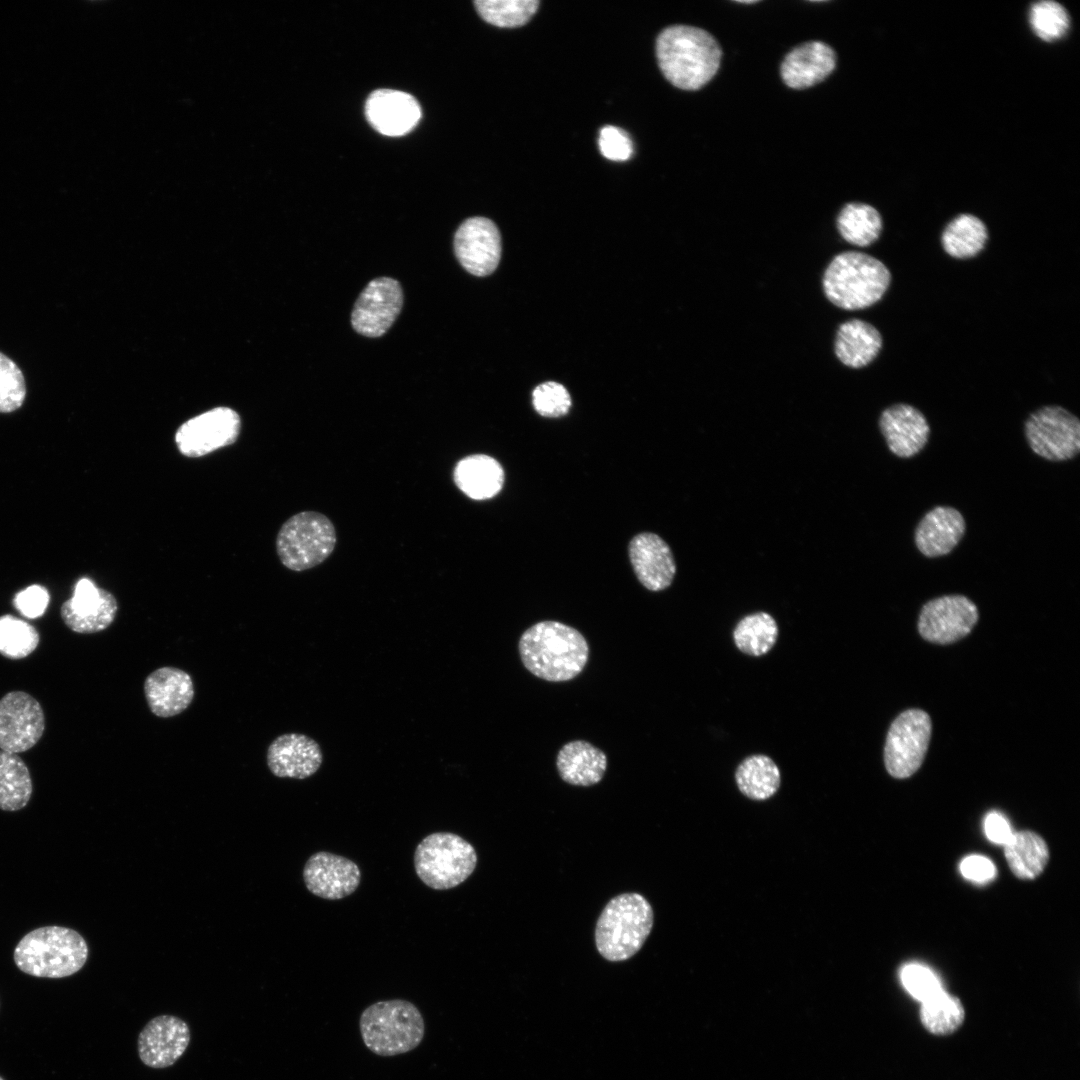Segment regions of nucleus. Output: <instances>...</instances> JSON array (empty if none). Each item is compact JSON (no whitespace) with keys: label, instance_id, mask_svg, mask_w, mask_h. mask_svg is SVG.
<instances>
[{"label":"nucleus","instance_id":"obj_27","mask_svg":"<svg viewBox=\"0 0 1080 1080\" xmlns=\"http://www.w3.org/2000/svg\"><path fill=\"white\" fill-rule=\"evenodd\" d=\"M879 330L861 319L843 322L836 331L834 351L842 364L862 368L871 363L882 348Z\"/></svg>","mask_w":1080,"mask_h":1080},{"label":"nucleus","instance_id":"obj_22","mask_svg":"<svg viewBox=\"0 0 1080 1080\" xmlns=\"http://www.w3.org/2000/svg\"><path fill=\"white\" fill-rule=\"evenodd\" d=\"M370 125L386 136H401L410 132L421 118L417 100L408 93L379 89L372 92L365 105Z\"/></svg>","mask_w":1080,"mask_h":1080},{"label":"nucleus","instance_id":"obj_25","mask_svg":"<svg viewBox=\"0 0 1080 1080\" xmlns=\"http://www.w3.org/2000/svg\"><path fill=\"white\" fill-rule=\"evenodd\" d=\"M966 529L963 515L950 506L928 511L915 529V544L926 557L949 554L961 541Z\"/></svg>","mask_w":1080,"mask_h":1080},{"label":"nucleus","instance_id":"obj_6","mask_svg":"<svg viewBox=\"0 0 1080 1080\" xmlns=\"http://www.w3.org/2000/svg\"><path fill=\"white\" fill-rule=\"evenodd\" d=\"M365 1046L378 1056H396L417 1048L425 1034L424 1018L412 1002L390 999L366 1007L359 1018Z\"/></svg>","mask_w":1080,"mask_h":1080},{"label":"nucleus","instance_id":"obj_1","mask_svg":"<svg viewBox=\"0 0 1080 1080\" xmlns=\"http://www.w3.org/2000/svg\"><path fill=\"white\" fill-rule=\"evenodd\" d=\"M518 650L524 667L549 682L569 681L587 664L589 645L577 629L558 622L541 621L521 635Z\"/></svg>","mask_w":1080,"mask_h":1080},{"label":"nucleus","instance_id":"obj_45","mask_svg":"<svg viewBox=\"0 0 1080 1080\" xmlns=\"http://www.w3.org/2000/svg\"><path fill=\"white\" fill-rule=\"evenodd\" d=\"M984 829L987 837L995 843L1007 844L1013 833L1007 819L997 812H992L985 819Z\"/></svg>","mask_w":1080,"mask_h":1080},{"label":"nucleus","instance_id":"obj_30","mask_svg":"<svg viewBox=\"0 0 1080 1080\" xmlns=\"http://www.w3.org/2000/svg\"><path fill=\"white\" fill-rule=\"evenodd\" d=\"M1005 857L1016 877L1034 879L1045 869L1049 860V849L1040 835L1021 831L1013 834L1005 844Z\"/></svg>","mask_w":1080,"mask_h":1080},{"label":"nucleus","instance_id":"obj_29","mask_svg":"<svg viewBox=\"0 0 1080 1080\" xmlns=\"http://www.w3.org/2000/svg\"><path fill=\"white\" fill-rule=\"evenodd\" d=\"M735 780L744 796L763 801L776 794L781 784V774L770 757L755 754L745 758L738 765Z\"/></svg>","mask_w":1080,"mask_h":1080},{"label":"nucleus","instance_id":"obj_36","mask_svg":"<svg viewBox=\"0 0 1080 1080\" xmlns=\"http://www.w3.org/2000/svg\"><path fill=\"white\" fill-rule=\"evenodd\" d=\"M40 635L28 622L13 615L0 617V654L18 660L30 655L38 646Z\"/></svg>","mask_w":1080,"mask_h":1080},{"label":"nucleus","instance_id":"obj_46","mask_svg":"<svg viewBox=\"0 0 1080 1080\" xmlns=\"http://www.w3.org/2000/svg\"><path fill=\"white\" fill-rule=\"evenodd\" d=\"M738 2L743 3V4H753V3H756L757 1H738Z\"/></svg>","mask_w":1080,"mask_h":1080},{"label":"nucleus","instance_id":"obj_41","mask_svg":"<svg viewBox=\"0 0 1080 1080\" xmlns=\"http://www.w3.org/2000/svg\"><path fill=\"white\" fill-rule=\"evenodd\" d=\"M900 977L905 989L921 1002L942 990L936 975L920 964L904 966Z\"/></svg>","mask_w":1080,"mask_h":1080},{"label":"nucleus","instance_id":"obj_33","mask_svg":"<svg viewBox=\"0 0 1080 1080\" xmlns=\"http://www.w3.org/2000/svg\"><path fill=\"white\" fill-rule=\"evenodd\" d=\"M836 224L841 237L858 247L874 243L883 227L880 213L871 205L860 202L846 204L838 214Z\"/></svg>","mask_w":1080,"mask_h":1080},{"label":"nucleus","instance_id":"obj_7","mask_svg":"<svg viewBox=\"0 0 1080 1080\" xmlns=\"http://www.w3.org/2000/svg\"><path fill=\"white\" fill-rule=\"evenodd\" d=\"M477 853L471 843L451 832L427 835L417 845L414 868L419 879L435 890L463 883L475 870Z\"/></svg>","mask_w":1080,"mask_h":1080},{"label":"nucleus","instance_id":"obj_23","mask_svg":"<svg viewBox=\"0 0 1080 1080\" xmlns=\"http://www.w3.org/2000/svg\"><path fill=\"white\" fill-rule=\"evenodd\" d=\"M629 558L640 583L650 591L668 588L676 565L667 543L654 533L636 535L629 544Z\"/></svg>","mask_w":1080,"mask_h":1080},{"label":"nucleus","instance_id":"obj_9","mask_svg":"<svg viewBox=\"0 0 1080 1080\" xmlns=\"http://www.w3.org/2000/svg\"><path fill=\"white\" fill-rule=\"evenodd\" d=\"M1024 433L1032 451L1046 460L1067 461L1080 452V421L1061 406L1034 411L1025 421Z\"/></svg>","mask_w":1080,"mask_h":1080},{"label":"nucleus","instance_id":"obj_44","mask_svg":"<svg viewBox=\"0 0 1080 1080\" xmlns=\"http://www.w3.org/2000/svg\"><path fill=\"white\" fill-rule=\"evenodd\" d=\"M962 875L975 882H986L995 876L994 864L986 857L972 855L960 864Z\"/></svg>","mask_w":1080,"mask_h":1080},{"label":"nucleus","instance_id":"obj_19","mask_svg":"<svg viewBox=\"0 0 1080 1080\" xmlns=\"http://www.w3.org/2000/svg\"><path fill=\"white\" fill-rule=\"evenodd\" d=\"M879 428L889 450L900 458L917 455L928 442L930 426L916 407L897 403L885 408L879 418Z\"/></svg>","mask_w":1080,"mask_h":1080},{"label":"nucleus","instance_id":"obj_32","mask_svg":"<svg viewBox=\"0 0 1080 1080\" xmlns=\"http://www.w3.org/2000/svg\"><path fill=\"white\" fill-rule=\"evenodd\" d=\"M33 785L29 769L16 753L0 750V810L14 812L27 806Z\"/></svg>","mask_w":1080,"mask_h":1080},{"label":"nucleus","instance_id":"obj_40","mask_svg":"<svg viewBox=\"0 0 1080 1080\" xmlns=\"http://www.w3.org/2000/svg\"><path fill=\"white\" fill-rule=\"evenodd\" d=\"M535 410L545 417L565 415L571 406V397L567 389L557 382H545L538 385L532 393Z\"/></svg>","mask_w":1080,"mask_h":1080},{"label":"nucleus","instance_id":"obj_28","mask_svg":"<svg viewBox=\"0 0 1080 1080\" xmlns=\"http://www.w3.org/2000/svg\"><path fill=\"white\" fill-rule=\"evenodd\" d=\"M456 486L474 500H486L497 495L504 483V470L499 462L484 454L469 455L459 460L453 472Z\"/></svg>","mask_w":1080,"mask_h":1080},{"label":"nucleus","instance_id":"obj_39","mask_svg":"<svg viewBox=\"0 0 1080 1080\" xmlns=\"http://www.w3.org/2000/svg\"><path fill=\"white\" fill-rule=\"evenodd\" d=\"M26 397L22 371L8 356L0 352V413L19 409Z\"/></svg>","mask_w":1080,"mask_h":1080},{"label":"nucleus","instance_id":"obj_8","mask_svg":"<svg viewBox=\"0 0 1080 1080\" xmlns=\"http://www.w3.org/2000/svg\"><path fill=\"white\" fill-rule=\"evenodd\" d=\"M337 542L331 520L317 511H301L289 517L276 536V553L289 570L301 572L323 563Z\"/></svg>","mask_w":1080,"mask_h":1080},{"label":"nucleus","instance_id":"obj_31","mask_svg":"<svg viewBox=\"0 0 1080 1080\" xmlns=\"http://www.w3.org/2000/svg\"><path fill=\"white\" fill-rule=\"evenodd\" d=\"M988 240L984 222L972 214H960L953 218L941 234L944 251L951 257L967 259L979 254Z\"/></svg>","mask_w":1080,"mask_h":1080},{"label":"nucleus","instance_id":"obj_37","mask_svg":"<svg viewBox=\"0 0 1080 1080\" xmlns=\"http://www.w3.org/2000/svg\"><path fill=\"white\" fill-rule=\"evenodd\" d=\"M474 5L480 16L498 27L524 25L537 11V0H477Z\"/></svg>","mask_w":1080,"mask_h":1080},{"label":"nucleus","instance_id":"obj_5","mask_svg":"<svg viewBox=\"0 0 1080 1080\" xmlns=\"http://www.w3.org/2000/svg\"><path fill=\"white\" fill-rule=\"evenodd\" d=\"M654 913L639 893L613 897L602 910L595 928V945L608 961H625L634 956L648 938Z\"/></svg>","mask_w":1080,"mask_h":1080},{"label":"nucleus","instance_id":"obj_12","mask_svg":"<svg viewBox=\"0 0 1080 1080\" xmlns=\"http://www.w3.org/2000/svg\"><path fill=\"white\" fill-rule=\"evenodd\" d=\"M978 618V608L968 597L944 595L923 605L918 631L922 638L931 643L951 644L967 636Z\"/></svg>","mask_w":1080,"mask_h":1080},{"label":"nucleus","instance_id":"obj_15","mask_svg":"<svg viewBox=\"0 0 1080 1080\" xmlns=\"http://www.w3.org/2000/svg\"><path fill=\"white\" fill-rule=\"evenodd\" d=\"M117 611L116 597L90 578L83 577L75 584L73 596L62 604L60 615L70 630L89 634L107 629L114 622Z\"/></svg>","mask_w":1080,"mask_h":1080},{"label":"nucleus","instance_id":"obj_35","mask_svg":"<svg viewBox=\"0 0 1080 1080\" xmlns=\"http://www.w3.org/2000/svg\"><path fill=\"white\" fill-rule=\"evenodd\" d=\"M964 1018L965 1010L960 999L943 989L921 1002L920 1020L931 1034L950 1035L961 1027Z\"/></svg>","mask_w":1080,"mask_h":1080},{"label":"nucleus","instance_id":"obj_20","mask_svg":"<svg viewBox=\"0 0 1080 1080\" xmlns=\"http://www.w3.org/2000/svg\"><path fill=\"white\" fill-rule=\"evenodd\" d=\"M267 766L279 778L306 779L314 775L323 761L319 744L300 733L279 735L267 749Z\"/></svg>","mask_w":1080,"mask_h":1080},{"label":"nucleus","instance_id":"obj_2","mask_svg":"<svg viewBox=\"0 0 1080 1080\" xmlns=\"http://www.w3.org/2000/svg\"><path fill=\"white\" fill-rule=\"evenodd\" d=\"M656 56L662 74L672 85L694 91L715 76L722 51L709 32L688 25H673L658 35Z\"/></svg>","mask_w":1080,"mask_h":1080},{"label":"nucleus","instance_id":"obj_14","mask_svg":"<svg viewBox=\"0 0 1080 1080\" xmlns=\"http://www.w3.org/2000/svg\"><path fill=\"white\" fill-rule=\"evenodd\" d=\"M403 305L399 282L389 277L373 279L359 295L351 314L354 330L367 337H380L392 326Z\"/></svg>","mask_w":1080,"mask_h":1080},{"label":"nucleus","instance_id":"obj_13","mask_svg":"<svg viewBox=\"0 0 1080 1080\" xmlns=\"http://www.w3.org/2000/svg\"><path fill=\"white\" fill-rule=\"evenodd\" d=\"M45 730L40 703L24 691H11L0 699V750L20 753L31 749Z\"/></svg>","mask_w":1080,"mask_h":1080},{"label":"nucleus","instance_id":"obj_42","mask_svg":"<svg viewBox=\"0 0 1080 1080\" xmlns=\"http://www.w3.org/2000/svg\"><path fill=\"white\" fill-rule=\"evenodd\" d=\"M601 154L612 161H625L632 156L633 145L628 134L615 126H604L599 133Z\"/></svg>","mask_w":1080,"mask_h":1080},{"label":"nucleus","instance_id":"obj_26","mask_svg":"<svg viewBox=\"0 0 1080 1080\" xmlns=\"http://www.w3.org/2000/svg\"><path fill=\"white\" fill-rule=\"evenodd\" d=\"M556 767L560 778L566 783L592 786L602 780L607 769V756L587 741L574 740L559 750Z\"/></svg>","mask_w":1080,"mask_h":1080},{"label":"nucleus","instance_id":"obj_17","mask_svg":"<svg viewBox=\"0 0 1080 1080\" xmlns=\"http://www.w3.org/2000/svg\"><path fill=\"white\" fill-rule=\"evenodd\" d=\"M190 1039V1028L184 1020L173 1015L156 1016L138 1035L139 1058L150 1068L170 1067L184 1054Z\"/></svg>","mask_w":1080,"mask_h":1080},{"label":"nucleus","instance_id":"obj_21","mask_svg":"<svg viewBox=\"0 0 1080 1080\" xmlns=\"http://www.w3.org/2000/svg\"><path fill=\"white\" fill-rule=\"evenodd\" d=\"M143 690L150 711L160 718L182 713L189 707L195 694L190 674L172 666H163L148 674Z\"/></svg>","mask_w":1080,"mask_h":1080},{"label":"nucleus","instance_id":"obj_34","mask_svg":"<svg viewBox=\"0 0 1080 1080\" xmlns=\"http://www.w3.org/2000/svg\"><path fill=\"white\" fill-rule=\"evenodd\" d=\"M778 626L766 612H756L743 617L733 630L736 647L749 656H762L775 645Z\"/></svg>","mask_w":1080,"mask_h":1080},{"label":"nucleus","instance_id":"obj_11","mask_svg":"<svg viewBox=\"0 0 1080 1080\" xmlns=\"http://www.w3.org/2000/svg\"><path fill=\"white\" fill-rule=\"evenodd\" d=\"M241 431L239 414L229 407H215L182 423L175 432L178 451L198 458L234 444Z\"/></svg>","mask_w":1080,"mask_h":1080},{"label":"nucleus","instance_id":"obj_3","mask_svg":"<svg viewBox=\"0 0 1080 1080\" xmlns=\"http://www.w3.org/2000/svg\"><path fill=\"white\" fill-rule=\"evenodd\" d=\"M89 955L86 940L76 930L43 926L24 935L13 959L23 973L41 978H63L80 971Z\"/></svg>","mask_w":1080,"mask_h":1080},{"label":"nucleus","instance_id":"obj_18","mask_svg":"<svg viewBox=\"0 0 1080 1080\" xmlns=\"http://www.w3.org/2000/svg\"><path fill=\"white\" fill-rule=\"evenodd\" d=\"M307 889L323 899L339 900L358 888L361 872L352 860L326 851L312 854L303 869Z\"/></svg>","mask_w":1080,"mask_h":1080},{"label":"nucleus","instance_id":"obj_38","mask_svg":"<svg viewBox=\"0 0 1080 1080\" xmlns=\"http://www.w3.org/2000/svg\"><path fill=\"white\" fill-rule=\"evenodd\" d=\"M1029 22L1035 35L1047 42L1061 39L1070 26L1066 9L1050 0L1039 1L1031 6Z\"/></svg>","mask_w":1080,"mask_h":1080},{"label":"nucleus","instance_id":"obj_24","mask_svg":"<svg viewBox=\"0 0 1080 1080\" xmlns=\"http://www.w3.org/2000/svg\"><path fill=\"white\" fill-rule=\"evenodd\" d=\"M835 67V51L824 42L810 41L796 46L785 56L780 74L788 87L805 89L823 81Z\"/></svg>","mask_w":1080,"mask_h":1080},{"label":"nucleus","instance_id":"obj_43","mask_svg":"<svg viewBox=\"0 0 1080 1080\" xmlns=\"http://www.w3.org/2000/svg\"><path fill=\"white\" fill-rule=\"evenodd\" d=\"M49 599L50 596L45 587L31 585L15 596L14 605L21 615L34 619L44 614Z\"/></svg>","mask_w":1080,"mask_h":1080},{"label":"nucleus","instance_id":"obj_16","mask_svg":"<svg viewBox=\"0 0 1080 1080\" xmlns=\"http://www.w3.org/2000/svg\"><path fill=\"white\" fill-rule=\"evenodd\" d=\"M454 251L466 271L479 277L490 275L501 258L500 232L488 218H468L455 233Z\"/></svg>","mask_w":1080,"mask_h":1080},{"label":"nucleus","instance_id":"obj_4","mask_svg":"<svg viewBox=\"0 0 1080 1080\" xmlns=\"http://www.w3.org/2000/svg\"><path fill=\"white\" fill-rule=\"evenodd\" d=\"M891 283V273L879 259L859 251L837 254L825 269L826 298L844 310H861L877 303Z\"/></svg>","mask_w":1080,"mask_h":1080},{"label":"nucleus","instance_id":"obj_10","mask_svg":"<svg viewBox=\"0 0 1080 1080\" xmlns=\"http://www.w3.org/2000/svg\"><path fill=\"white\" fill-rule=\"evenodd\" d=\"M932 732L930 716L909 709L891 723L884 747V764L894 778L912 776L922 765Z\"/></svg>","mask_w":1080,"mask_h":1080},{"label":"nucleus","instance_id":"obj_47","mask_svg":"<svg viewBox=\"0 0 1080 1080\" xmlns=\"http://www.w3.org/2000/svg\"><path fill=\"white\" fill-rule=\"evenodd\" d=\"M0 1080H4V1079L0 1076Z\"/></svg>","mask_w":1080,"mask_h":1080}]
</instances>
